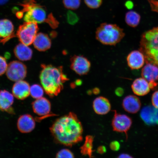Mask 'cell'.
<instances>
[{"instance_id":"obj_33","label":"cell","mask_w":158,"mask_h":158,"mask_svg":"<svg viewBox=\"0 0 158 158\" xmlns=\"http://www.w3.org/2000/svg\"><path fill=\"white\" fill-rule=\"evenodd\" d=\"M110 147L112 151H118L120 149V145L118 141H114L110 143Z\"/></svg>"},{"instance_id":"obj_7","label":"cell","mask_w":158,"mask_h":158,"mask_svg":"<svg viewBox=\"0 0 158 158\" xmlns=\"http://www.w3.org/2000/svg\"><path fill=\"white\" fill-rule=\"evenodd\" d=\"M27 72V67L22 62L13 61L8 65L6 74L10 80L17 82L24 79Z\"/></svg>"},{"instance_id":"obj_30","label":"cell","mask_w":158,"mask_h":158,"mask_svg":"<svg viewBox=\"0 0 158 158\" xmlns=\"http://www.w3.org/2000/svg\"><path fill=\"white\" fill-rule=\"evenodd\" d=\"M8 64L6 59L0 56V76L4 74L6 71Z\"/></svg>"},{"instance_id":"obj_4","label":"cell","mask_w":158,"mask_h":158,"mask_svg":"<svg viewBox=\"0 0 158 158\" xmlns=\"http://www.w3.org/2000/svg\"><path fill=\"white\" fill-rule=\"evenodd\" d=\"M125 35L123 29L116 25L103 23L98 27L96 38L102 44L113 45L117 44Z\"/></svg>"},{"instance_id":"obj_9","label":"cell","mask_w":158,"mask_h":158,"mask_svg":"<svg viewBox=\"0 0 158 158\" xmlns=\"http://www.w3.org/2000/svg\"><path fill=\"white\" fill-rule=\"evenodd\" d=\"M90 61L84 56L75 55L71 59V68L79 75L87 74L90 70Z\"/></svg>"},{"instance_id":"obj_28","label":"cell","mask_w":158,"mask_h":158,"mask_svg":"<svg viewBox=\"0 0 158 158\" xmlns=\"http://www.w3.org/2000/svg\"><path fill=\"white\" fill-rule=\"evenodd\" d=\"M67 19L68 23L71 25L76 24L79 20L78 16L71 11H69L67 13Z\"/></svg>"},{"instance_id":"obj_2","label":"cell","mask_w":158,"mask_h":158,"mask_svg":"<svg viewBox=\"0 0 158 158\" xmlns=\"http://www.w3.org/2000/svg\"><path fill=\"white\" fill-rule=\"evenodd\" d=\"M41 68L40 79L43 88L51 97L57 96L63 89L64 83L68 80V77L62 67L43 64Z\"/></svg>"},{"instance_id":"obj_40","label":"cell","mask_w":158,"mask_h":158,"mask_svg":"<svg viewBox=\"0 0 158 158\" xmlns=\"http://www.w3.org/2000/svg\"><path fill=\"white\" fill-rule=\"evenodd\" d=\"M76 82V85H81V84L82 83L81 81L79 80H77Z\"/></svg>"},{"instance_id":"obj_36","label":"cell","mask_w":158,"mask_h":158,"mask_svg":"<svg viewBox=\"0 0 158 158\" xmlns=\"http://www.w3.org/2000/svg\"><path fill=\"white\" fill-rule=\"evenodd\" d=\"M118 158H133V157L131 156L128 155V154H124L123 153L121 154V155H120L119 156H118Z\"/></svg>"},{"instance_id":"obj_23","label":"cell","mask_w":158,"mask_h":158,"mask_svg":"<svg viewBox=\"0 0 158 158\" xmlns=\"http://www.w3.org/2000/svg\"><path fill=\"white\" fill-rule=\"evenodd\" d=\"M94 138L92 136L88 135L85 138L83 145L81 148V152L83 155L88 156L89 157H92L94 151L93 142Z\"/></svg>"},{"instance_id":"obj_29","label":"cell","mask_w":158,"mask_h":158,"mask_svg":"<svg viewBox=\"0 0 158 158\" xmlns=\"http://www.w3.org/2000/svg\"><path fill=\"white\" fill-rule=\"evenodd\" d=\"M56 158H74V155L72 152L68 149H63L60 150L56 154Z\"/></svg>"},{"instance_id":"obj_32","label":"cell","mask_w":158,"mask_h":158,"mask_svg":"<svg viewBox=\"0 0 158 158\" xmlns=\"http://www.w3.org/2000/svg\"><path fill=\"white\" fill-rule=\"evenodd\" d=\"M153 10L158 13V0H148Z\"/></svg>"},{"instance_id":"obj_15","label":"cell","mask_w":158,"mask_h":158,"mask_svg":"<svg viewBox=\"0 0 158 158\" xmlns=\"http://www.w3.org/2000/svg\"><path fill=\"white\" fill-rule=\"evenodd\" d=\"M34 118L28 114L22 115L19 118L17 127L21 133H27L32 131L35 127Z\"/></svg>"},{"instance_id":"obj_31","label":"cell","mask_w":158,"mask_h":158,"mask_svg":"<svg viewBox=\"0 0 158 158\" xmlns=\"http://www.w3.org/2000/svg\"><path fill=\"white\" fill-rule=\"evenodd\" d=\"M152 102L154 107L158 109V90L154 92L152 96Z\"/></svg>"},{"instance_id":"obj_39","label":"cell","mask_w":158,"mask_h":158,"mask_svg":"<svg viewBox=\"0 0 158 158\" xmlns=\"http://www.w3.org/2000/svg\"><path fill=\"white\" fill-rule=\"evenodd\" d=\"M8 1V0H0V5L5 4Z\"/></svg>"},{"instance_id":"obj_17","label":"cell","mask_w":158,"mask_h":158,"mask_svg":"<svg viewBox=\"0 0 158 158\" xmlns=\"http://www.w3.org/2000/svg\"><path fill=\"white\" fill-rule=\"evenodd\" d=\"M35 48L40 51H45L51 48V41L48 35L45 33H37L33 41Z\"/></svg>"},{"instance_id":"obj_6","label":"cell","mask_w":158,"mask_h":158,"mask_svg":"<svg viewBox=\"0 0 158 158\" xmlns=\"http://www.w3.org/2000/svg\"><path fill=\"white\" fill-rule=\"evenodd\" d=\"M39 29L37 23L25 22L19 26L16 33L14 34L13 38L17 37L21 43L29 46L33 43Z\"/></svg>"},{"instance_id":"obj_8","label":"cell","mask_w":158,"mask_h":158,"mask_svg":"<svg viewBox=\"0 0 158 158\" xmlns=\"http://www.w3.org/2000/svg\"><path fill=\"white\" fill-rule=\"evenodd\" d=\"M132 121L131 118L125 114H118L114 111L112 125L114 131L124 133L127 138V132L131 127Z\"/></svg>"},{"instance_id":"obj_10","label":"cell","mask_w":158,"mask_h":158,"mask_svg":"<svg viewBox=\"0 0 158 158\" xmlns=\"http://www.w3.org/2000/svg\"><path fill=\"white\" fill-rule=\"evenodd\" d=\"M145 123L149 126L158 125V109L152 106L144 107L140 114Z\"/></svg>"},{"instance_id":"obj_25","label":"cell","mask_w":158,"mask_h":158,"mask_svg":"<svg viewBox=\"0 0 158 158\" xmlns=\"http://www.w3.org/2000/svg\"><path fill=\"white\" fill-rule=\"evenodd\" d=\"M30 94L33 98L39 99L43 97L44 90L42 87L38 84H34L30 87Z\"/></svg>"},{"instance_id":"obj_13","label":"cell","mask_w":158,"mask_h":158,"mask_svg":"<svg viewBox=\"0 0 158 158\" xmlns=\"http://www.w3.org/2000/svg\"><path fill=\"white\" fill-rule=\"evenodd\" d=\"M32 108L37 115L46 116L50 112L51 104L48 99L42 97L37 99L33 102Z\"/></svg>"},{"instance_id":"obj_20","label":"cell","mask_w":158,"mask_h":158,"mask_svg":"<svg viewBox=\"0 0 158 158\" xmlns=\"http://www.w3.org/2000/svg\"><path fill=\"white\" fill-rule=\"evenodd\" d=\"M14 52L16 58L21 61L29 60L32 58V49L21 43L15 47Z\"/></svg>"},{"instance_id":"obj_27","label":"cell","mask_w":158,"mask_h":158,"mask_svg":"<svg viewBox=\"0 0 158 158\" xmlns=\"http://www.w3.org/2000/svg\"><path fill=\"white\" fill-rule=\"evenodd\" d=\"M88 7L92 9H97L102 5V0H84Z\"/></svg>"},{"instance_id":"obj_22","label":"cell","mask_w":158,"mask_h":158,"mask_svg":"<svg viewBox=\"0 0 158 158\" xmlns=\"http://www.w3.org/2000/svg\"><path fill=\"white\" fill-rule=\"evenodd\" d=\"M14 100L13 95L7 90L0 91V110L9 111L12 105Z\"/></svg>"},{"instance_id":"obj_21","label":"cell","mask_w":158,"mask_h":158,"mask_svg":"<svg viewBox=\"0 0 158 158\" xmlns=\"http://www.w3.org/2000/svg\"><path fill=\"white\" fill-rule=\"evenodd\" d=\"M141 75L148 82L155 81L158 80V67L151 63H147L142 69Z\"/></svg>"},{"instance_id":"obj_16","label":"cell","mask_w":158,"mask_h":158,"mask_svg":"<svg viewBox=\"0 0 158 158\" xmlns=\"http://www.w3.org/2000/svg\"><path fill=\"white\" fill-rule=\"evenodd\" d=\"M122 106L124 110L128 113L135 114L140 109L141 102L137 97L129 95L124 99Z\"/></svg>"},{"instance_id":"obj_12","label":"cell","mask_w":158,"mask_h":158,"mask_svg":"<svg viewBox=\"0 0 158 158\" xmlns=\"http://www.w3.org/2000/svg\"><path fill=\"white\" fill-rule=\"evenodd\" d=\"M128 66L132 70H137L143 66L145 61V56L141 51H132L127 58Z\"/></svg>"},{"instance_id":"obj_37","label":"cell","mask_w":158,"mask_h":158,"mask_svg":"<svg viewBox=\"0 0 158 158\" xmlns=\"http://www.w3.org/2000/svg\"><path fill=\"white\" fill-rule=\"evenodd\" d=\"M149 84L150 89H152L155 88L157 85L155 81L149 82Z\"/></svg>"},{"instance_id":"obj_14","label":"cell","mask_w":158,"mask_h":158,"mask_svg":"<svg viewBox=\"0 0 158 158\" xmlns=\"http://www.w3.org/2000/svg\"><path fill=\"white\" fill-rule=\"evenodd\" d=\"M14 27L12 22L8 19L0 20V40L1 42L5 43L10 39L13 38L14 34Z\"/></svg>"},{"instance_id":"obj_26","label":"cell","mask_w":158,"mask_h":158,"mask_svg":"<svg viewBox=\"0 0 158 158\" xmlns=\"http://www.w3.org/2000/svg\"><path fill=\"white\" fill-rule=\"evenodd\" d=\"M63 3L67 9L74 10L78 8L80 5V0H63Z\"/></svg>"},{"instance_id":"obj_18","label":"cell","mask_w":158,"mask_h":158,"mask_svg":"<svg viewBox=\"0 0 158 158\" xmlns=\"http://www.w3.org/2000/svg\"><path fill=\"white\" fill-rule=\"evenodd\" d=\"M134 94L139 96H143L150 92V88L148 81L143 78L136 79L131 85Z\"/></svg>"},{"instance_id":"obj_34","label":"cell","mask_w":158,"mask_h":158,"mask_svg":"<svg viewBox=\"0 0 158 158\" xmlns=\"http://www.w3.org/2000/svg\"><path fill=\"white\" fill-rule=\"evenodd\" d=\"M115 94L118 96H121L123 94L124 90L123 89L118 88L116 89Z\"/></svg>"},{"instance_id":"obj_11","label":"cell","mask_w":158,"mask_h":158,"mask_svg":"<svg viewBox=\"0 0 158 158\" xmlns=\"http://www.w3.org/2000/svg\"><path fill=\"white\" fill-rule=\"evenodd\" d=\"M30 86L28 82L23 80L16 82L12 88L13 96L19 100H24L29 95Z\"/></svg>"},{"instance_id":"obj_5","label":"cell","mask_w":158,"mask_h":158,"mask_svg":"<svg viewBox=\"0 0 158 158\" xmlns=\"http://www.w3.org/2000/svg\"><path fill=\"white\" fill-rule=\"evenodd\" d=\"M23 7L21 12L25 13L23 19L25 22L38 23H47L48 15L47 16L45 9L37 4L35 0H27L20 5Z\"/></svg>"},{"instance_id":"obj_1","label":"cell","mask_w":158,"mask_h":158,"mask_svg":"<svg viewBox=\"0 0 158 158\" xmlns=\"http://www.w3.org/2000/svg\"><path fill=\"white\" fill-rule=\"evenodd\" d=\"M50 130L57 143L68 147H72L83 139L82 124L72 112L56 119Z\"/></svg>"},{"instance_id":"obj_19","label":"cell","mask_w":158,"mask_h":158,"mask_svg":"<svg viewBox=\"0 0 158 158\" xmlns=\"http://www.w3.org/2000/svg\"><path fill=\"white\" fill-rule=\"evenodd\" d=\"M94 111L100 115L107 114L111 108V105L108 99L100 97L95 99L93 102Z\"/></svg>"},{"instance_id":"obj_35","label":"cell","mask_w":158,"mask_h":158,"mask_svg":"<svg viewBox=\"0 0 158 158\" xmlns=\"http://www.w3.org/2000/svg\"><path fill=\"white\" fill-rule=\"evenodd\" d=\"M106 148L104 146H100L98 149V152L100 154H103L106 153Z\"/></svg>"},{"instance_id":"obj_3","label":"cell","mask_w":158,"mask_h":158,"mask_svg":"<svg viewBox=\"0 0 158 158\" xmlns=\"http://www.w3.org/2000/svg\"><path fill=\"white\" fill-rule=\"evenodd\" d=\"M140 48L146 62L158 67V27L144 33L142 37Z\"/></svg>"},{"instance_id":"obj_38","label":"cell","mask_w":158,"mask_h":158,"mask_svg":"<svg viewBox=\"0 0 158 158\" xmlns=\"http://www.w3.org/2000/svg\"><path fill=\"white\" fill-rule=\"evenodd\" d=\"M93 92L94 94H98L100 93V90L98 88H95L93 89Z\"/></svg>"},{"instance_id":"obj_24","label":"cell","mask_w":158,"mask_h":158,"mask_svg":"<svg viewBox=\"0 0 158 158\" xmlns=\"http://www.w3.org/2000/svg\"><path fill=\"white\" fill-rule=\"evenodd\" d=\"M141 16L135 11H131L126 14L125 21L126 23L132 27H137L139 24Z\"/></svg>"}]
</instances>
